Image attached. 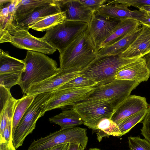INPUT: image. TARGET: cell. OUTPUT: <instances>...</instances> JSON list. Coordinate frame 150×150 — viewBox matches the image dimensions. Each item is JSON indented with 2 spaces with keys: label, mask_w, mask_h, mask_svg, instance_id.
I'll use <instances>...</instances> for the list:
<instances>
[{
  "label": "cell",
  "mask_w": 150,
  "mask_h": 150,
  "mask_svg": "<svg viewBox=\"0 0 150 150\" xmlns=\"http://www.w3.org/2000/svg\"><path fill=\"white\" fill-rule=\"evenodd\" d=\"M87 29L78 34L59 53L60 69L83 70L97 56L98 51Z\"/></svg>",
  "instance_id": "obj_1"
},
{
  "label": "cell",
  "mask_w": 150,
  "mask_h": 150,
  "mask_svg": "<svg viewBox=\"0 0 150 150\" xmlns=\"http://www.w3.org/2000/svg\"><path fill=\"white\" fill-rule=\"evenodd\" d=\"M24 60L25 67L18 85L24 94L31 85L42 81L60 69L55 60L40 52L27 51Z\"/></svg>",
  "instance_id": "obj_2"
},
{
  "label": "cell",
  "mask_w": 150,
  "mask_h": 150,
  "mask_svg": "<svg viewBox=\"0 0 150 150\" xmlns=\"http://www.w3.org/2000/svg\"><path fill=\"white\" fill-rule=\"evenodd\" d=\"M138 59L124 58L120 54L98 55L83 70V76L93 80L97 86L104 85L114 80L117 72L122 68Z\"/></svg>",
  "instance_id": "obj_3"
},
{
  "label": "cell",
  "mask_w": 150,
  "mask_h": 150,
  "mask_svg": "<svg viewBox=\"0 0 150 150\" xmlns=\"http://www.w3.org/2000/svg\"><path fill=\"white\" fill-rule=\"evenodd\" d=\"M139 84L135 81L115 79L109 83L94 87L88 96L79 102L105 101L115 110Z\"/></svg>",
  "instance_id": "obj_4"
},
{
  "label": "cell",
  "mask_w": 150,
  "mask_h": 150,
  "mask_svg": "<svg viewBox=\"0 0 150 150\" xmlns=\"http://www.w3.org/2000/svg\"><path fill=\"white\" fill-rule=\"evenodd\" d=\"M52 92L36 95L33 101L18 124L12 137V142L16 149L22 146L26 137L31 134L38 120L46 111L43 104L51 98Z\"/></svg>",
  "instance_id": "obj_5"
},
{
  "label": "cell",
  "mask_w": 150,
  "mask_h": 150,
  "mask_svg": "<svg viewBox=\"0 0 150 150\" xmlns=\"http://www.w3.org/2000/svg\"><path fill=\"white\" fill-rule=\"evenodd\" d=\"M0 43L9 42L21 49L52 54L56 49L42 38L35 37L28 30L14 26L8 30H0Z\"/></svg>",
  "instance_id": "obj_6"
},
{
  "label": "cell",
  "mask_w": 150,
  "mask_h": 150,
  "mask_svg": "<svg viewBox=\"0 0 150 150\" xmlns=\"http://www.w3.org/2000/svg\"><path fill=\"white\" fill-rule=\"evenodd\" d=\"M86 128L79 127L61 129L33 141L27 150H50L58 145L64 143L79 144L83 149L88 141Z\"/></svg>",
  "instance_id": "obj_7"
},
{
  "label": "cell",
  "mask_w": 150,
  "mask_h": 150,
  "mask_svg": "<svg viewBox=\"0 0 150 150\" xmlns=\"http://www.w3.org/2000/svg\"><path fill=\"white\" fill-rule=\"evenodd\" d=\"M88 24L81 22L65 21L46 31L42 38L61 52L82 31Z\"/></svg>",
  "instance_id": "obj_8"
},
{
  "label": "cell",
  "mask_w": 150,
  "mask_h": 150,
  "mask_svg": "<svg viewBox=\"0 0 150 150\" xmlns=\"http://www.w3.org/2000/svg\"><path fill=\"white\" fill-rule=\"evenodd\" d=\"M72 108L80 116L83 124L94 130L102 119H111L115 111L110 104L102 100L79 102L73 105Z\"/></svg>",
  "instance_id": "obj_9"
},
{
  "label": "cell",
  "mask_w": 150,
  "mask_h": 150,
  "mask_svg": "<svg viewBox=\"0 0 150 150\" xmlns=\"http://www.w3.org/2000/svg\"><path fill=\"white\" fill-rule=\"evenodd\" d=\"M83 70L73 69L60 70L40 82L31 85L25 93L27 95H36L52 92L71 80L83 75Z\"/></svg>",
  "instance_id": "obj_10"
},
{
  "label": "cell",
  "mask_w": 150,
  "mask_h": 150,
  "mask_svg": "<svg viewBox=\"0 0 150 150\" xmlns=\"http://www.w3.org/2000/svg\"><path fill=\"white\" fill-rule=\"evenodd\" d=\"M94 88L55 90L52 92L51 98L43 105L46 112L68 105H73L87 97Z\"/></svg>",
  "instance_id": "obj_11"
},
{
  "label": "cell",
  "mask_w": 150,
  "mask_h": 150,
  "mask_svg": "<svg viewBox=\"0 0 150 150\" xmlns=\"http://www.w3.org/2000/svg\"><path fill=\"white\" fill-rule=\"evenodd\" d=\"M121 20L103 16L94 12L87 30L98 51L103 43L112 33Z\"/></svg>",
  "instance_id": "obj_12"
},
{
  "label": "cell",
  "mask_w": 150,
  "mask_h": 150,
  "mask_svg": "<svg viewBox=\"0 0 150 150\" xmlns=\"http://www.w3.org/2000/svg\"><path fill=\"white\" fill-rule=\"evenodd\" d=\"M148 107V105L145 97L130 95L115 110L111 120L117 125L133 115L147 110Z\"/></svg>",
  "instance_id": "obj_13"
},
{
  "label": "cell",
  "mask_w": 150,
  "mask_h": 150,
  "mask_svg": "<svg viewBox=\"0 0 150 150\" xmlns=\"http://www.w3.org/2000/svg\"><path fill=\"white\" fill-rule=\"evenodd\" d=\"M56 0L54 2L36 8L31 13L16 20L14 26L18 28L29 30V27L46 17L61 12Z\"/></svg>",
  "instance_id": "obj_14"
},
{
  "label": "cell",
  "mask_w": 150,
  "mask_h": 150,
  "mask_svg": "<svg viewBox=\"0 0 150 150\" xmlns=\"http://www.w3.org/2000/svg\"><path fill=\"white\" fill-rule=\"evenodd\" d=\"M96 11L100 15L106 17L120 20L132 19L138 21L145 14L139 10L131 11L125 5L116 3L111 0H108Z\"/></svg>",
  "instance_id": "obj_15"
},
{
  "label": "cell",
  "mask_w": 150,
  "mask_h": 150,
  "mask_svg": "<svg viewBox=\"0 0 150 150\" xmlns=\"http://www.w3.org/2000/svg\"><path fill=\"white\" fill-rule=\"evenodd\" d=\"M62 11L66 14V21L88 24L94 12L84 6L78 0H57Z\"/></svg>",
  "instance_id": "obj_16"
},
{
  "label": "cell",
  "mask_w": 150,
  "mask_h": 150,
  "mask_svg": "<svg viewBox=\"0 0 150 150\" xmlns=\"http://www.w3.org/2000/svg\"><path fill=\"white\" fill-rule=\"evenodd\" d=\"M150 52V28L142 25V30L129 47L120 54L123 58L137 59Z\"/></svg>",
  "instance_id": "obj_17"
},
{
  "label": "cell",
  "mask_w": 150,
  "mask_h": 150,
  "mask_svg": "<svg viewBox=\"0 0 150 150\" xmlns=\"http://www.w3.org/2000/svg\"><path fill=\"white\" fill-rule=\"evenodd\" d=\"M150 77L144 58H141L126 65L117 73L116 79L136 81L139 83L147 81Z\"/></svg>",
  "instance_id": "obj_18"
},
{
  "label": "cell",
  "mask_w": 150,
  "mask_h": 150,
  "mask_svg": "<svg viewBox=\"0 0 150 150\" xmlns=\"http://www.w3.org/2000/svg\"><path fill=\"white\" fill-rule=\"evenodd\" d=\"M140 25L139 22L136 20L132 19L121 20L110 35L103 42L100 49L116 42L140 27Z\"/></svg>",
  "instance_id": "obj_19"
},
{
  "label": "cell",
  "mask_w": 150,
  "mask_h": 150,
  "mask_svg": "<svg viewBox=\"0 0 150 150\" xmlns=\"http://www.w3.org/2000/svg\"><path fill=\"white\" fill-rule=\"evenodd\" d=\"M142 30L139 27L114 44L100 49L99 55L120 54L126 50L135 40Z\"/></svg>",
  "instance_id": "obj_20"
},
{
  "label": "cell",
  "mask_w": 150,
  "mask_h": 150,
  "mask_svg": "<svg viewBox=\"0 0 150 150\" xmlns=\"http://www.w3.org/2000/svg\"><path fill=\"white\" fill-rule=\"evenodd\" d=\"M49 121L61 127V129L76 127L83 124V122L79 115L72 108L64 110L61 113L50 117Z\"/></svg>",
  "instance_id": "obj_21"
},
{
  "label": "cell",
  "mask_w": 150,
  "mask_h": 150,
  "mask_svg": "<svg viewBox=\"0 0 150 150\" xmlns=\"http://www.w3.org/2000/svg\"><path fill=\"white\" fill-rule=\"evenodd\" d=\"M23 60L11 56L9 52L0 49V74L13 73L21 74L25 69Z\"/></svg>",
  "instance_id": "obj_22"
},
{
  "label": "cell",
  "mask_w": 150,
  "mask_h": 150,
  "mask_svg": "<svg viewBox=\"0 0 150 150\" xmlns=\"http://www.w3.org/2000/svg\"><path fill=\"white\" fill-rule=\"evenodd\" d=\"M36 95H27L17 99L15 104L12 122V136L26 111L29 108Z\"/></svg>",
  "instance_id": "obj_23"
},
{
  "label": "cell",
  "mask_w": 150,
  "mask_h": 150,
  "mask_svg": "<svg viewBox=\"0 0 150 150\" xmlns=\"http://www.w3.org/2000/svg\"><path fill=\"white\" fill-rule=\"evenodd\" d=\"M66 16L64 11L49 16L42 19L31 26L29 28L36 31H46L66 21Z\"/></svg>",
  "instance_id": "obj_24"
},
{
  "label": "cell",
  "mask_w": 150,
  "mask_h": 150,
  "mask_svg": "<svg viewBox=\"0 0 150 150\" xmlns=\"http://www.w3.org/2000/svg\"><path fill=\"white\" fill-rule=\"evenodd\" d=\"M54 0H20L16 8L14 21L27 15L37 8L53 3Z\"/></svg>",
  "instance_id": "obj_25"
},
{
  "label": "cell",
  "mask_w": 150,
  "mask_h": 150,
  "mask_svg": "<svg viewBox=\"0 0 150 150\" xmlns=\"http://www.w3.org/2000/svg\"><path fill=\"white\" fill-rule=\"evenodd\" d=\"M95 131L99 142H101L103 137L110 136H121L117 124L109 119L105 118L101 120L97 125Z\"/></svg>",
  "instance_id": "obj_26"
},
{
  "label": "cell",
  "mask_w": 150,
  "mask_h": 150,
  "mask_svg": "<svg viewBox=\"0 0 150 150\" xmlns=\"http://www.w3.org/2000/svg\"><path fill=\"white\" fill-rule=\"evenodd\" d=\"M147 110L140 111L129 117L117 125L121 136L128 132L144 118Z\"/></svg>",
  "instance_id": "obj_27"
},
{
  "label": "cell",
  "mask_w": 150,
  "mask_h": 150,
  "mask_svg": "<svg viewBox=\"0 0 150 150\" xmlns=\"http://www.w3.org/2000/svg\"><path fill=\"white\" fill-rule=\"evenodd\" d=\"M97 85V83L93 80L82 75L71 80L56 90L94 87Z\"/></svg>",
  "instance_id": "obj_28"
},
{
  "label": "cell",
  "mask_w": 150,
  "mask_h": 150,
  "mask_svg": "<svg viewBox=\"0 0 150 150\" xmlns=\"http://www.w3.org/2000/svg\"><path fill=\"white\" fill-rule=\"evenodd\" d=\"M17 100L13 97L0 111V136L1 135L6 127L8 121L12 119L15 104Z\"/></svg>",
  "instance_id": "obj_29"
},
{
  "label": "cell",
  "mask_w": 150,
  "mask_h": 150,
  "mask_svg": "<svg viewBox=\"0 0 150 150\" xmlns=\"http://www.w3.org/2000/svg\"><path fill=\"white\" fill-rule=\"evenodd\" d=\"M128 139L130 150H150V143L145 138L138 136H130Z\"/></svg>",
  "instance_id": "obj_30"
},
{
  "label": "cell",
  "mask_w": 150,
  "mask_h": 150,
  "mask_svg": "<svg viewBox=\"0 0 150 150\" xmlns=\"http://www.w3.org/2000/svg\"><path fill=\"white\" fill-rule=\"evenodd\" d=\"M21 74L13 73H6L0 74V85L7 89H10L13 86L18 84Z\"/></svg>",
  "instance_id": "obj_31"
},
{
  "label": "cell",
  "mask_w": 150,
  "mask_h": 150,
  "mask_svg": "<svg viewBox=\"0 0 150 150\" xmlns=\"http://www.w3.org/2000/svg\"><path fill=\"white\" fill-rule=\"evenodd\" d=\"M84 6L94 12L106 4L108 0H78Z\"/></svg>",
  "instance_id": "obj_32"
},
{
  "label": "cell",
  "mask_w": 150,
  "mask_h": 150,
  "mask_svg": "<svg viewBox=\"0 0 150 150\" xmlns=\"http://www.w3.org/2000/svg\"><path fill=\"white\" fill-rule=\"evenodd\" d=\"M11 0L6 3L0 4V30H4L8 21V6Z\"/></svg>",
  "instance_id": "obj_33"
},
{
  "label": "cell",
  "mask_w": 150,
  "mask_h": 150,
  "mask_svg": "<svg viewBox=\"0 0 150 150\" xmlns=\"http://www.w3.org/2000/svg\"><path fill=\"white\" fill-rule=\"evenodd\" d=\"M115 3L124 4L128 7L132 6L139 8L144 6L150 5V0H115Z\"/></svg>",
  "instance_id": "obj_34"
},
{
  "label": "cell",
  "mask_w": 150,
  "mask_h": 150,
  "mask_svg": "<svg viewBox=\"0 0 150 150\" xmlns=\"http://www.w3.org/2000/svg\"><path fill=\"white\" fill-rule=\"evenodd\" d=\"M10 90L0 85V111L3 109L9 100L13 97Z\"/></svg>",
  "instance_id": "obj_35"
},
{
  "label": "cell",
  "mask_w": 150,
  "mask_h": 150,
  "mask_svg": "<svg viewBox=\"0 0 150 150\" xmlns=\"http://www.w3.org/2000/svg\"><path fill=\"white\" fill-rule=\"evenodd\" d=\"M12 119L8 121L2 134L0 136V138L3 139L7 141H12Z\"/></svg>",
  "instance_id": "obj_36"
},
{
  "label": "cell",
  "mask_w": 150,
  "mask_h": 150,
  "mask_svg": "<svg viewBox=\"0 0 150 150\" xmlns=\"http://www.w3.org/2000/svg\"><path fill=\"white\" fill-rule=\"evenodd\" d=\"M139 22L141 25H145L150 28V15L145 13L144 17Z\"/></svg>",
  "instance_id": "obj_37"
},
{
  "label": "cell",
  "mask_w": 150,
  "mask_h": 150,
  "mask_svg": "<svg viewBox=\"0 0 150 150\" xmlns=\"http://www.w3.org/2000/svg\"><path fill=\"white\" fill-rule=\"evenodd\" d=\"M69 143H64L58 145L50 150H67Z\"/></svg>",
  "instance_id": "obj_38"
},
{
  "label": "cell",
  "mask_w": 150,
  "mask_h": 150,
  "mask_svg": "<svg viewBox=\"0 0 150 150\" xmlns=\"http://www.w3.org/2000/svg\"><path fill=\"white\" fill-rule=\"evenodd\" d=\"M143 58L145 59L146 66L149 71L150 77V52L144 56Z\"/></svg>",
  "instance_id": "obj_39"
},
{
  "label": "cell",
  "mask_w": 150,
  "mask_h": 150,
  "mask_svg": "<svg viewBox=\"0 0 150 150\" xmlns=\"http://www.w3.org/2000/svg\"><path fill=\"white\" fill-rule=\"evenodd\" d=\"M80 146L78 143H69L67 150H79Z\"/></svg>",
  "instance_id": "obj_40"
},
{
  "label": "cell",
  "mask_w": 150,
  "mask_h": 150,
  "mask_svg": "<svg viewBox=\"0 0 150 150\" xmlns=\"http://www.w3.org/2000/svg\"><path fill=\"white\" fill-rule=\"evenodd\" d=\"M139 10L145 13L150 15V5L143 6L139 8Z\"/></svg>",
  "instance_id": "obj_41"
},
{
  "label": "cell",
  "mask_w": 150,
  "mask_h": 150,
  "mask_svg": "<svg viewBox=\"0 0 150 150\" xmlns=\"http://www.w3.org/2000/svg\"><path fill=\"white\" fill-rule=\"evenodd\" d=\"M88 150H101L100 149L97 148H91L89 149Z\"/></svg>",
  "instance_id": "obj_42"
},
{
  "label": "cell",
  "mask_w": 150,
  "mask_h": 150,
  "mask_svg": "<svg viewBox=\"0 0 150 150\" xmlns=\"http://www.w3.org/2000/svg\"><path fill=\"white\" fill-rule=\"evenodd\" d=\"M79 150H84V149L81 146H80Z\"/></svg>",
  "instance_id": "obj_43"
}]
</instances>
